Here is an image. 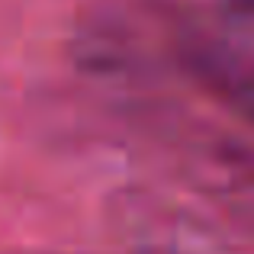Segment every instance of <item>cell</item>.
<instances>
[{"label":"cell","mask_w":254,"mask_h":254,"mask_svg":"<svg viewBox=\"0 0 254 254\" xmlns=\"http://www.w3.org/2000/svg\"><path fill=\"white\" fill-rule=\"evenodd\" d=\"M132 119L151 135L184 187L222 222L254 235V145L232 129L193 113L168 87L126 100Z\"/></svg>","instance_id":"obj_1"},{"label":"cell","mask_w":254,"mask_h":254,"mask_svg":"<svg viewBox=\"0 0 254 254\" xmlns=\"http://www.w3.org/2000/svg\"><path fill=\"white\" fill-rule=\"evenodd\" d=\"M171 62L193 87L254 129V45L199 26L171 23Z\"/></svg>","instance_id":"obj_2"},{"label":"cell","mask_w":254,"mask_h":254,"mask_svg":"<svg viewBox=\"0 0 254 254\" xmlns=\"http://www.w3.org/2000/svg\"><path fill=\"white\" fill-rule=\"evenodd\" d=\"M126 254H238L216 219L158 196H132L119 209Z\"/></svg>","instance_id":"obj_3"},{"label":"cell","mask_w":254,"mask_h":254,"mask_svg":"<svg viewBox=\"0 0 254 254\" xmlns=\"http://www.w3.org/2000/svg\"><path fill=\"white\" fill-rule=\"evenodd\" d=\"M171 23L199 26L254 45V0H151Z\"/></svg>","instance_id":"obj_4"},{"label":"cell","mask_w":254,"mask_h":254,"mask_svg":"<svg viewBox=\"0 0 254 254\" xmlns=\"http://www.w3.org/2000/svg\"><path fill=\"white\" fill-rule=\"evenodd\" d=\"M6 254H58V251H6Z\"/></svg>","instance_id":"obj_5"}]
</instances>
